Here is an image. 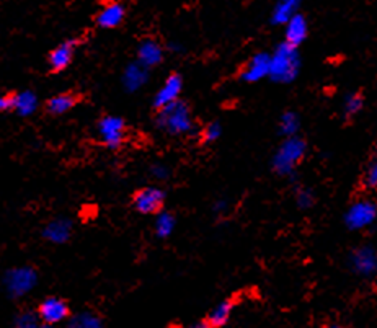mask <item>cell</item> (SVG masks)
Segmentation results:
<instances>
[{
	"label": "cell",
	"instance_id": "1",
	"mask_svg": "<svg viewBox=\"0 0 377 328\" xmlns=\"http://www.w3.org/2000/svg\"><path fill=\"white\" fill-rule=\"evenodd\" d=\"M300 69V56L297 46L281 43L269 54V79L278 83H291Z\"/></svg>",
	"mask_w": 377,
	"mask_h": 328
},
{
	"label": "cell",
	"instance_id": "2",
	"mask_svg": "<svg viewBox=\"0 0 377 328\" xmlns=\"http://www.w3.org/2000/svg\"><path fill=\"white\" fill-rule=\"evenodd\" d=\"M155 123H157L159 130L170 136L190 134L194 126L190 106L180 100L159 110Z\"/></svg>",
	"mask_w": 377,
	"mask_h": 328
},
{
	"label": "cell",
	"instance_id": "3",
	"mask_svg": "<svg viewBox=\"0 0 377 328\" xmlns=\"http://www.w3.org/2000/svg\"><path fill=\"white\" fill-rule=\"evenodd\" d=\"M307 152V144L300 137H286L285 143L279 145L273 157V168L278 175L289 176L294 174L297 163L304 158Z\"/></svg>",
	"mask_w": 377,
	"mask_h": 328
},
{
	"label": "cell",
	"instance_id": "4",
	"mask_svg": "<svg viewBox=\"0 0 377 328\" xmlns=\"http://www.w3.org/2000/svg\"><path fill=\"white\" fill-rule=\"evenodd\" d=\"M2 285L10 298L20 299L38 285V273L31 267H17L3 274Z\"/></svg>",
	"mask_w": 377,
	"mask_h": 328
},
{
	"label": "cell",
	"instance_id": "5",
	"mask_svg": "<svg viewBox=\"0 0 377 328\" xmlns=\"http://www.w3.org/2000/svg\"><path fill=\"white\" fill-rule=\"evenodd\" d=\"M377 221V205L372 199H359L348 207L345 214V225L349 230L371 227Z\"/></svg>",
	"mask_w": 377,
	"mask_h": 328
},
{
	"label": "cell",
	"instance_id": "6",
	"mask_svg": "<svg viewBox=\"0 0 377 328\" xmlns=\"http://www.w3.org/2000/svg\"><path fill=\"white\" fill-rule=\"evenodd\" d=\"M96 132H99L101 144L106 145L108 149L116 150L124 143L126 124H124L123 118L119 116H105L99 121Z\"/></svg>",
	"mask_w": 377,
	"mask_h": 328
},
{
	"label": "cell",
	"instance_id": "7",
	"mask_svg": "<svg viewBox=\"0 0 377 328\" xmlns=\"http://www.w3.org/2000/svg\"><path fill=\"white\" fill-rule=\"evenodd\" d=\"M165 201V193L157 186H145L134 194L132 205L141 214H159Z\"/></svg>",
	"mask_w": 377,
	"mask_h": 328
},
{
	"label": "cell",
	"instance_id": "8",
	"mask_svg": "<svg viewBox=\"0 0 377 328\" xmlns=\"http://www.w3.org/2000/svg\"><path fill=\"white\" fill-rule=\"evenodd\" d=\"M349 267L358 276L372 278L377 274V252L369 245L356 248L349 256Z\"/></svg>",
	"mask_w": 377,
	"mask_h": 328
},
{
	"label": "cell",
	"instance_id": "9",
	"mask_svg": "<svg viewBox=\"0 0 377 328\" xmlns=\"http://www.w3.org/2000/svg\"><path fill=\"white\" fill-rule=\"evenodd\" d=\"M39 320L46 325H56L69 318V305L65 304V300L59 298H48L44 299L41 305L38 309Z\"/></svg>",
	"mask_w": 377,
	"mask_h": 328
},
{
	"label": "cell",
	"instance_id": "10",
	"mask_svg": "<svg viewBox=\"0 0 377 328\" xmlns=\"http://www.w3.org/2000/svg\"><path fill=\"white\" fill-rule=\"evenodd\" d=\"M181 88H183V81L179 74H172L170 77H167V81L163 82V85L159 88V92L154 96V106L157 110L163 108V106L174 103L179 100Z\"/></svg>",
	"mask_w": 377,
	"mask_h": 328
},
{
	"label": "cell",
	"instance_id": "11",
	"mask_svg": "<svg viewBox=\"0 0 377 328\" xmlns=\"http://www.w3.org/2000/svg\"><path fill=\"white\" fill-rule=\"evenodd\" d=\"M269 77V54L258 52L248 61L245 69L242 70V79L248 83H255Z\"/></svg>",
	"mask_w": 377,
	"mask_h": 328
},
{
	"label": "cell",
	"instance_id": "12",
	"mask_svg": "<svg viewBox=\"0 0 377 328\" xmlns=\"http://www.w3.org/2000/svg\"><path fill=\"white\" fill-rule=\"evenodd\" d=\"M149 81V69L144 68L141 62H131L123 72V87L126 92H137Z\"/></svg>",
	"mask_w": 377,
	"mask_h": 328
},
{
	"label": "cell",
	"instance_id": "13",
	"mask_svg": "<svg viewBox=\"0 0 377 328\" xmlns=\"http://www.w3.org/2000/svg\"><path fill=\"white\" fill-rule=\"evenodd\" d=\"M79 41L77 39H68V41L61 43L56 50H52L50 54V65L52 70H64L70 65V62L74 59L75 48H77Z\"/></svg>",
	"mask_w": 377,
	"mask_h": 328
},
{
	"label": "cell",
	"instance_id": "14",
	"mask_svg": "<svg viewBox=\"0 0 377 328\" xmlns=\"http://www.w3.org/2000/svg\"><path fill=\"white\" fill-rule=\"evenodd\" d=\"M163 59V48L155 39H144L137 48V62L144 68H154L159 65Z\"/></svg>",
	"mask_w": 377,
	"mask_h": 328
},
{
	"label": "cell",
	"instance_id": "15",
	"mask_svg": "<svg viewBox=\"0 0 377 328\" xmlns=\"http://www.w3.org/2000/svg\"><path fill=\"white\" fill-rule=\"evenodd\" d=\"M124 17H126V8H124L123 3L112 2L96 15V25L100 28L113 30L123 23Z\"/></svg>",
	"mask_w": 377,
	"mask_h": 328
},
{
	"label": "cell",
	"instance_id": "16",
	"mask_svg": "<svg viewBox=\"0 0 377 328\" xmlns=\"http://www.w3.org/2000/svg\"><path fill=\"white\" fill-rule=\"evenodd\" d=\"M72 236V223L65 217L51 221L43 230V237L51 243H65Z\"/></svg>",
	"mask_w": 377,
	"mask_h": 328
},
{
	"label": "cell",
	"instance_id": "17",
	"mask_svg": "<svg viewBox=\"0 0 377 328\" xmlns=\"http://www.w3.org/2000/svg\"><path fill=\"white\" fill-rule=\"evenodd\" d=\"M286 33V43L292 44V46H299L300 43L305 41L309 34V25L304 15L297 13L285 25Z\"/></svg>",
	"mask_w": 377,
	"mask_h": 328
},
{
	"label": "cell",
	"instance_id": "18",
	"mask_svg": "<svg viewBox=\"0 0 377 328\" xmlns=\"http://www.w3.org/2000/svg\"><path fill=\"white\" fill-rule=\"evenodd\" d=\"M38 108V96L31 90H21L10 96V110L20 116H30Z\"/></svg>",
	"mask_w": 377,
	"mask_h": 328
},
{
	"label": "cell",
	"instance_id": "19",
	"mask_svg": "<svg viewBox=\"0 0 377 328\" xmlns=\"http://www.w3.org/2000/svg\"><path fill=\"white\" fill-rule=\"evenodd\" d=\"M299 7L300 0H278L272 12V21L274 25H286L299 13Z\"/></svg>",
	"mask_w": 377,
	"mask_h": 328
},
{
	"label": "cell",
	"instance_id": "20",
	"mask_svg": "<svg viewBox=\"0 0 377 328\" xmlns=\"http://www.w3.org/2000/svg\"><path fill=\"white\" fill-rule=\"evenodd\" d=\"M75 105H77V96L74 93H59V95H54L48 101L46 108L51 114L59 116V114L70 112Z\"/></svg>",
	"mask_w": 377,
	"mask_h": 328
},
{
	"label": "cell",
	"instance_id": "21",
	"mask_svg": "<svg viewBox=\"0 0 377 328\" xmlns=\"http://www.w3.org/2000/svg\"><path fill=\"white\" fill-rule=\"evenodd\" d=\"M234 304L230 300H223L211 310L210 317H207V323L210 327H224L229 322L230 314H232Z\"/></svg>",
	"mask_w": 377,
	"mask_h": 328
},
{
	"label": "cell",
	"instance_id": "22",
	"mask_svg": "<svg viewBox=\"0 0 377 328\" xmlns=\"http://www.w3.org/2000/svg\"><path fill=\"white\" fill-rule=\"evenodd\" d=\"M68 328H105V325L103 320L93 312H81L70 318Z\"/></svg>",
	"mask_w": 377,
	"mask_h": 328
},
{
	"label": "cell",
	"instance_id": "23",
	"mask_svg": "<svg viewBox=\"0 0 377 328\" xmlns=\"http://www.w3.org/2000/svg\"><path fill=\"white\" fill-rule=\"evenodd\" d=\"M176 225L175 216L170 212H159L155 219V236L161 238H167L174 234Z\"/></svg>",
	"mask_w": 377,
	"mask_h": 328
},
{
	"label": "cell",
	"instance_id": "24",
	"mask_svg": "<svg viewBox=\"0 0 377 328\" xmlns=\"http://www.w3.org/2000/svg\"><path fill=\"white\" fill-rule=\"evenodd\" d=\"M300 121L294 112H286L279 118V134L285 137H294L299 131Z\"/></svg>",
	"mask_w": 377,
	"mask_h": 328
},
{
	"label": "cell",
	"instance_id": "25",
	"mask_svg": "<svg viewBox=\"0 0 377 328\" xmlns=\"http://www.w3.org/2000/svg\"><path fill=\"white\" fill-rule=\"evenodd\" d=\"M39 322L41 320H39L38 314L31 312V310H23V312H20L19 316L15 317L12 328H38L41 325Z\"/></svg>",
	"mask_w": 377,
	"mask_h": 328
},
{
	"label": "cell",
	"instance_id": "26",
	"mask_svg": "<svg viewBox=\"0 0 377 328\" xmlns=\"http://www.w3.org/2000/svg\"><path fill=\"white\" fill-rule=\"evenodd\" d=\"M363 106H365V100H363V96L359 95V93H348V95L345 96L343 112L347 116H354V114H358L363 110Z\"/></svg>",
	"mask_w": 377,
	"mask_h": 328
},
{
	"label": "cell",
	"instance_id": "27",
	"mask_svg": "<svg viewBox=\"0 0 377 328\" xmlns=\"http://www.w3.org/2000/svg\"><path fill=\"white\" fill-rule=\"evenodd\" d=\"M314 201H316V198H314V193L310 192V189H307V188L297 189L296 203L300 209H309V207H312Z\"/></svg>",
	"mask_w": 377,
	"mask_h": 328
},
{
	"label": "cell",
	"instance_id": "28",
	"mask_svg": "<svg viewBox=\"0 0 377 328\" xmlns=\"http://www.w3.org/2000/svg\"><path fill=\"white\" fill-rule=\"evenodd\" d=\"M223 134V127H221V124L214 121L210 123L206 127H204L203 131V141L204 143H214Z\"/></svg>",
	"mask_w": 377,
	"mask_h": 328
},
{
	"label": "cell",
	"instance_id": "29",
	"mask_svg": "<svg viewBox=\"0 0 377 328\" xmlns=\"http://www.w3.org/2000/svg\"><path fill=\"white\" fill-rule=\"evenodd\" d=\"M365 185L371 189H377V161H374L367 167L365 175Z\"/></svg>",
	"mask_w": 377,
	"mask_h": 328
},
{
	"label": "cell",
	"instance_id": "30",
	"mask_svg": "<svg viewBox=\"0 0 377 328\" xmlns=\"http://www.w3.org/2000/svg\"><path fill=\"white\" fill-rule=\"evenodd\" d=\"M150 175H152L155 180L163 181L168 178L170 170H168V167L163 165V163H155V165H152V168H150Z\"/></svg>",
	"mask_w": 377,
	"mask_h": 328
},
{
	"label": "cell",
	"instance_id": "31",
	"mask_svg": "<svg viewBox=\"0 0 377 328\" xmlns=\"http://www.w3.org/2000/svg\"><path fill=\"white\" fill-rule=\"evenodd\" d=\"M8 108H10V96L0 95V113L6 112Z\"/></svg>",
	"mask_w": 377,
	"mask_h": 328
},
{
	"label": "cell",
	"instance_id": "32",
	"mask_svg": "<svg viewBox=\"0 0 377 328\" xmlns=\"http://www.w3.org/2000/svg\"><path fill=\"white\" fill-rule=\"evenodd\" d=\"M225 207H227V203H225V201H217L216 206H214V211L216 212H223V211H225Z\"/></svg>",
	"mask_w": 377,
	"mask_h": 328
},
{
	"label": "cell",
	"instance_id": "33",
	"mask_svg": "<svg viewBox=\"0 0 377 328\" xmlns=\"http://www.w3.org/2000/svg\"><path fill=\"white\" fill-rule=\"evenodd\" d=\"M186 328H211V327L207 322H198V323H193V325H188Z\"/></svg>",
	"mask_w": 377,
	"mask_h": 328
},
{
	"label": "cell",
	"instance_id": "34",
	"mask_svg": "<svg viewBox=\"0 0 377 328\" xmlns=\"http://www.w3.org/2000/svg\"><path fill=\"white\" fill-rule=\"evenodd\" d=\"M168 48H170V51H175V52L181 51V44L180 43H170V44H168Z\"/></svg>",
	"mask_w": 377,
	"mask_h": 328
},
{
	"label": "cell",
	"instance_id": "35",
	"mask_svg": "<svg viewBox=\"0 0 377 328\" xmlns=\"http://www.w3.org/2000/svg\"><path fill=\"white\" fill-rule=\"evenodd\" d=\"M38 328H52L51 325H46V323H43V325H39Z\"/></svg>",
	"mask_w": 377,
	"mask_h": 328
},
{
	"label": "cell",
	"instance_id": "36",
	"mask_svg": "<svg viewBox=\"0 0 377 328\" xmlns=\"http://www.w3.org/2000/svg\"><path fill=\"white\" fill-rule=\"evenodd\" d=\"M327 328H341V327L340 325H328Z\"/></svg>",
	"mask_w": 377,
	"mask_h": 328
}]
</instances>
